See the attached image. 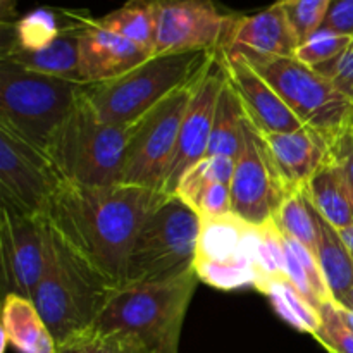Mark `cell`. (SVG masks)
<instances>
[{"label":"cell","mask_w":353,"mask_h":353,"mask_svg":"<svg viewBox=\"0 0 353 353\" xmlns=\"http://www.w3.org/2000/svg\"><path fill=\"white\" fill-rule=\"evenodd\" d=\"M162 195L140 186L92 188L64 183L45 219L76 255L116 290L124 285L134 238Z\"/></svg>","instance_id":"1"},{"label":"cell","mask_w":353,"mask_h":353,"mask_svg":"<svg viewBox=\"0 0 353 353\" xmlns=\"http://www.w3.org/2000/svg\"><path fill=\"white\" fill-rule=\"evenodd\" d=\"M195 271L162 283L112 290L88 333L126 353H178L186 310L195 295Z\"/></svg>","instance_id":"2"},{"label":"cell","mask_w":353,"mask_h":353,"mask_svg":"<svg viewBox=\"0 0 353 353\" xmlns=\"http://www.w3.org/2000/svg\"><path fill=\"white\" fill-rule=\"evenodd\" d=\"M112 290L47 223V268L31 302L59 348L88 333Z\"/></svg>","instance_id":"3"},{"label":"cell","mask_w":353,"mask_h":353,"mask_svg":"<svg viewBox=\"0 0 353 353\" xmlns=\"http://www.w3.org/2000/svg\"><path fill=\"white\" fill-rule=\"evenodd\" d=\"M216 55L217 50L152 55L121 78L86 85L85 102L105 123L137 124L172 93L196 81Z\"/></svg>","instance_id":"4"},{"label":"cell","mask_w":353,"mask_h":353,"mask_svg":"<svg viewBox=\"0 0 353 353\" xmlns=\"http://www.w3.org/2000/svg\"><path fill=\"white\" fill-rule=\"evenodd\" d=\"M85 83L0 62V124L47 152L62 124L85 99Z\"/></svg>","instance_id":"5"},{"label":"cell","mask_w":353,"mask_h":353,"mask_svg":"<svg viewBox=\"0 0 353 353\" xmlns=\"http://www.w3.org/2000/svg\"><path fill=\"white\" fill-rule=\"evenodd\" d=\"M137 124L105 123L85 102L62 124L47 154L65 183L121 185L124 157Z\"/></svg>","instance_id":"6"},{"label":"cell","mask_w":353,"mask_h":353,"mask_svg":"<svg viewBox=\"0 0 353 353\" xmlns=\"http://www.w3.org/2000/svg\"><path fill=\"white\" fill-rule=\"evenodd\" d=\"M200 224L195 210L176 195L164 193L134 238L124 285L171 281L195 271Z\"/></svg>","instance_id":"7"},{"label":"cell","mask_w":353,"mask_h":353,"mask_svg":"<svg viewBox=\"0 0 353 353\" xmlns=\"http://www.w3.org/2000/svg\"><path fill=\"white\" fill-rule=\"evenodd\" d=\"M233 48L243 55L259 74L268 79L269 85L305 126L314 128L330 140L350 128L353 102L326 76L295 57L265 55L241 47Z\"/></svg>","instance_id":"8"},{"label":"cell","mask_w":353,"mask_h":353,"mask_svg":"<svg viewBox=\"0 0 353 353\" xmlns=\"http://www.w3.org/2000/svg\"><path fill=\"white\" fill-rule=\"evenodd\" d=\"M261 226H252L233 212L202 219L193 264L195 274L200 281L223 292L255 288L261 276Z\"/></svg>","instance_id":"9"},{"label":"cell","mask_w":353,"mask_h":353,"mask_svg":"<svg viewBox=\"0 0 353 353\" xmlns=\"http://www.w3.org/2000/svg\"><path fill=\"white\" fill-rule=\"evenodd\" d=\"M199 81V79H196ZM172 93L137 123L121 174V185L162 192L174 157L179 130L195 83Z\"/></svg>","instance_id":"10"},{"label":"cell","mask_w":353,"mask_h":353,"mask_svg":"<svg viewBox=\"0 0 353 353\" xmlns=\"http://www.w3.org/2000/svg\"><path fill=\"white\" fill-rule=\"evenodd\" d=\"M64 183L47 152L0 124V203L45 217Z\"/></svg>","instance_id":"11"},{"label":"cell","mask_w":353,"mask_h":353,"mask_svg":"<svg viewBox=\"0 0 353 353\" xmlns=\"http://www.w3.org/2000/svg\"><path fill=\"white\" fill-rule=\"evenodd\" d=\"M288 196L276 171L262 133L245 116L241 145L231 179V212L252 226L274 221Z\"/></svg>","instance_id":"12"},{"label":"cell","mask_w":353,"mask_h":353,"mask_svg":"<svg viewBox=\"0 0 353 353\" xmlns=\"http://www.w3.org/2000/svg\"><path fill=\"white\" fill-rule=\"evenodd\" d=\"M236 17L216 0H157L154 55L217 50Z\"/></svg>","instance_id":"13"},{"label":"cell","mask_w":353,"mask_h":353,"mask_svg":"<svg viewBox=\"0 0 353 353\" xmlns=\"http://www.w3.org/2000/svg\"><path fill=\"white\" fill-rule=\"evenodd\" d=\"M0 257L6 293L33 300L47 268V219L2 203Z\"/></svg>","instance_id":"14"},{"label":"cell","mask_w":353,"mask_h":353,"mask_svg":"<svg viewBox=\"0 0 353 353\" xmlns=\"http://www.w3.org/2000/svg\"><path fill=\"white\" fill-rule=\"evenodd\" d=\"M224 83H226V72L216 55L214 64L195 83L192 99L183 117L178 145H176L174 157L168 169L162 193L174 195L185 172L207 157L214 126V114H216L217 100H219Z\"/></svg>","instance_id":"15"},{"label":"cell","mask_w":353,"mask_h":353,"mask_svg":"<svg viewBox=\"0 0 353 353\" xmlns=\"http://www.w3.org/2000/svg\"><path fill=\"white\" fill-rule=\"evenodd\" d=\"M217 61L240 99L245 116L261 133H288L303 126L268 79L259 74L236 48L228 45L217 48Z\"/></svg>","instance_id":"16"},{"label":"cell","mask_w":353,"mask_h":353,"mask_svg":"<svg viewBox=\"0 0 353 353\" xmlns=\"http://www.w3.org/2000/svg\"><path fill=\"white\" fill-rule=\"evenodd\" d=\"M152 57L148 50L105 30L95 17L83 14L79 37V78L85 85L112 81Z\"/></svg>","instance_id":"17"},{"label":"cell","mask_w":353,"mask_h":353,"mask_svg":"<svg viewBox=\"0 0 353 353\" xmlns=\"http://www.w3.org/2000/svg\"><path fill=\"white\" fill-rule=\"evenodd\" d=\"M262 138L288 195L303 190L330 159V138L305 124L288 133H262Z\"/></svg>","instance_id":"18"},{"label":"cell","mask_w":353,"mask_h":353,"mask_svg":"<svg viewBox=\"0 0 353 353\" xmlns=\"http://www.w3.org/2000/svg\"><path fill=\"white\" fill-rule=\"evenodd\" d=\"M224 45L248 48L265 55L295 57L300 40L290 24L281 2L276 0L272 6L257 14H238Z\"/></svg>","instance_id":"19"},{"label":"cell","mask_w":353,"mask_h":353,"mask_svg":"<svg viewBox=\"0 0 353 353\" xmlns=\"http://www.w3.org/2000/svg\"><path fill=\"white\" fill-rule=\"evenodd\" d=\"M71 23L64 24L61 34L50 45L38 50L2 47L0 62L19 65L28 71L83 83L79 78V37L83 30V12H69Z\"/></svg>","instance_id":"20"},{"label":"cell","mask_w":353,"mask_h":353,"mask_svg":"<svg viewBox=\"0 0 353 353\" xmlns=\"http://www.w3.org/2000/svg\"><path fill=\"white\" fill-rule=\"evenodd\" d=\"M7 345L19 353H59L37 305L14 293H6L2 307V350Z\"/></svg>","instance_id":"21"},{"label":"cell","mask_w":353,"mask_h":353,"mask_svg":"<svg viewBox=\"0 0 353 353\" xmlns=\"http://www.w3.org/2000/svg\"><path fill=\"white\" fill-rule=\"evenodd\" d=\"M310 202V200H309ZM316 224V255L334 303H343L353 290V262L340 230L327 223L310 203Z\"/></svg>","instance_id":"22"},{"label":"cell","mask_w":353,"mask_h":353,"mask_svg":"<svg viewBox=\"0 0 353 353\" xmlns=\"http://www.w3.org/2000/svg\"><path fill=\"white\" fill-rule=\"evenodd\" d=\"M303 193L314 209L336 230L353 226V199L331 155L303 186Z\"/></svg>","instance_id":"23"},{"label":"cell","mask_w":353,"mask_h":353,"mask_svg":"<svg viewBox=\"0 0 353 353\" xmlns=\"http://www.w3.org/2000/svg\"><path fill=\"white\" fill-rule=\"evenodd\" d=\"M97 23L105 30L140 45L154 55L157 34V0H128L119 9L99 17Z\"/></svg>","instance_id":"24"},{"label":"cell","mask_w":353,"mask_h":353,"mask_svg":"<svg viewBox=\"0 0 353 353\" xmlns=\"http://www.w3.org/2000/svg\"><path fill=\"white\" fill-rule=\"evenodd\" d=\"M257 292L268 296L274 312L296 331L312 336L317 333L321 326V312L303 299L302 293L293 286L288 278L271 279Z\"/></svg>","instance_id":"25"},{"label":"cell","mask_w":353,"mask_h":353,"mask_svg":"<svg viewBox=\"0 0 353 353\" xmlns=\"http://www.w3.org/2000/svg\"><path fill=\"white\" fill-rule=\"evenodd\" d=\"M243 119V107H241L240 99L226 78V83L221 90L219 100H217L207 155H226V157L236 159L241 145Z\"/></svg>","instance_id":"26"},{"label":"cell","mask_w":353,"mask_h":353,"mask_svg":"<svg viewBox=\"0 0 353 353\" xmlns=\"http://www.w3.org/2000/svg\"><path fill=\"white\" fill-rule=\"evenodd\" d=\"M57 14L50 9H37L14 23H3L2 47H16L23 50H38L50 45L61 34Z\"/></svg>","instance_id":"27"},{"label":"cell","mask_w":353,"mask_h":353,"mask_svg":"<svg viewBox=\"0 0 353 353\" xmlns=\"http://www.w3.org/2000/svg\"><path fill=\"white\" fill-rule=\"evenodd\" d=\"M234 174V159L226 155H207L205 159L185 172L174 195L192 210L196 209L202 196L214 183L231 185Z\"/></svg>","instance_id":"28"},{"label":"cell","mask_w":353,"mask_h":353,"mask_svg":"<svg viewBox=\"0 0 353 353\" xmlns=\"http://www.w3.org/2000/svg\"><path fill=\"white\" fill-rule=\"evenodd\" d=\"M274 223L286 236L295 238L310 252H316V224L310 202L303 190L290 193L274 216Z\"/></svg>","instance_id":"29"},{"label":"cell","mask_w":353,"mask_h":353,"mask_svg":"<svg viewBox=\"0 0 353 353\" xmlns=\"http://www.w3.org/2000/svg\"><path fill=\"white\" fill-rule=\"evenodd\" d=\"M352 43L353 38L350 37H343V34H336L333 31L319 28L316 33L310 34L305 41L299 45L295 59L310 68H319V65L340 57Z\"/></svg>","instance_id":"30"},{"label":"cell","mask_w":353,"mask_h":353,"mask_svg":"<svg viewBox=\"0 0 353 353\" xmlns=\"http://www.w3.org/2000/svg\"><path fill=\"white\" fill-rule=\"evenodd\" d=\"M300 43L323 26L330 0H279Z\"/></svg>","instance_id":"31"},{"label":"cell","mask_w":353,"mask_h":353,"mask_svg":"<svg viewBox=\"0 0 353 353\" xmlns=\"http://www.w3.org/2000/svg\"><path fill=\"white\" fill-rule=\"evenodd\" d=\"M319 312L321 326L314 338L330 353H353V333L341 321L336 303H324Z\"/></svg>","instance_id":"32"},{"label":"cell","mask_w":353,"mask_h":353,"mask_svg":"<svg viewBox=\"0 0 353 353\" xmlns=\"http://www.w3.org/2000/svg\"><path fill=\"white\" fill-rule=\"evenodd\" d=\"M314 69L326 76L348 100L353 102V43L340 57Z\"/></svg>","instance_id":"33"},{"label":"cell","mask_w":353,"mask_h":353,"mask_svg":"<svg viewBox=\"0 0 353 353\" xmlns=\"http://www.w3.org/2000/svg\"><path fill=\"white\" fill-rule=\"evenodd\" d=\"M321 28L353 38V0H330Z\"/></svg>","instance_id":"34"},{"label":"cell","mask_w":353,"mask_h":353,"mask_svg":"<svg viewBox=\"0 0 353 353\" xmlns=\"http://www.w3.org/2000/svg\"><path fill=\"white\" fill-rule=\"evenodd\" d=\"M330 155L334 164L340 168L345 183L348 186V192L353 199V134L350 130H345L343 133L331 140Z\"/></svg>","instance_id":"35"},{"label":"cell","mask_w":353,"mask_h":353,"mask_svg":"<svg viewBox=\"0 0 353 353\" xmlns=\"http://www.w3.org/2000/svg\"><path fill=\"white\" fill-rule=\"evenodd\" d=\"M68 347H76L81 353H126L123 348L112 343V341L95 336L92 333L83 334L81 338H78L74 343L68 345Z\"/></svg>","instance_id":"36"},{"label":"cell","mask_w":353,"mask_h":353,"mask_svg":"<svg viewBox=\"0 0 353 353\" xmlns=\"http://www.w3.org/2000/svg\"><path fill=\"white\" fill-rule=\"evenodd\" d=\"M16 16V0H0V17L3 23H14Z\"/></svg>","instance_id":"37"},{"label":"cell","mask_w":353,"mask_h":353,"mask_svg":"<svg viewBox=\"0 0 353 353\" xmlns=\"http://www.w3.org/2000/svg\"><path fill=\"white\" fill-rule=\"evenodd\" d=\"M336 307H338V312H340V317H341V321H343V324L353 333V312L350 309H345V307H341V305H336Z\"/></svg>","instance_id":"38"},{"label":"cell","mask_w":353,"mask_h":353,"mask_svg":"<svg viewBox=\"0 0 353 353\" xmlns=\"http://www.w3.org/2000/svg\"><path fill=\"white\" fill-rule=\"evenodd\" d=\"M340 233H341V238H343L345 245H347L348 252H350V257L353 262V226L345 228V230H340Z\"/></svg>","instance_id":"39"},{"label":"cell","mask_w":353,"mask_h":353,"mask_svg":"<svg viewBox=\"0 0 353 353\" xmlns=\"http://www.w3.org/2000/svg\"><path fill=\"white\" fill-rule=\"evenodd\" d=\"M336 305H338V303H336ZM340 305H341V307H345V309H350L352 312H353V290H352L350 295H348V299L345 300L343 303H340Z\"/></svg>","instance_id":"40"},{"label":"cell","mask_w":353,"mask_h":353,"mask_svg":"<svg viewBox=\"0 0 353 353\" xmlns=\"http://www.w3.org/2000/svg\"><path fill=\"white\" fill-rule=\"evenodd\" d=\"M59 353H81L76 347H62L59 348Z\"/></svg>","instance_id":"41"},{"label":"cell","mask_w":353,"mask_h":353,"mask_svg":"<svg viewBox=\"0 0 353 353\" xmlns=\"http://www.w3.org/2000/svg\"><path fill=\"white\" fill-rule=\"evenodd\" d=\"M348 130H350V133L353 134V121H352V124H350V128H348Z\"/></svg>","instance_id":"42"}]
</instances>
